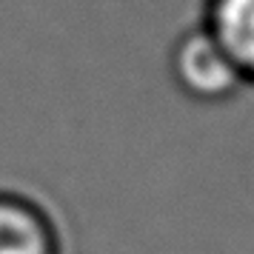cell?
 I'll return each instance as SVG.
<instances>
[{
  "instance_id": "1",
  "label": "cell",
  "mask_w": 254,
  "mask_h": 254,
  "mask_svg": "<svg viewBox=\"0 0 254 254\" xmlns=\"http://www.w3.org/2000/svg\"><path fill=\"white\" fill-rule=\"evenodd\" d=\"M169 77L174 89L197 106H229L254 92L208 26L189 29L172 46Z\"/></svg>"
},
{
  "instance_id": "2",
  "label": "cell",
  "mask_w": 254,
  "mask_h": 254,
  "mask_svg": "<svg viewBox=\"0 0 254 254\" xmlns=\"http://www.w3.org/2000/svg\"><path fill=\"white\" fill-rule=\"evenodd\" d=\"M206 26L254 86V0H208Z\"/></svg>"
},
{
  "instance_id": "3",
  "label": "cell",
  "mask_w": 254,
  "mask_h": 254,
  "mask_svg": "<svg viewBox=\"0 0 254 254\" xmlns=\"http://www.w3.org/2000/svg\"><path fill=\"white\" fill-rule=\"evenodd\" d=\"M0 254H58L49 220L23 197L0 194Z\"/></svg>"
}]
</instances>
